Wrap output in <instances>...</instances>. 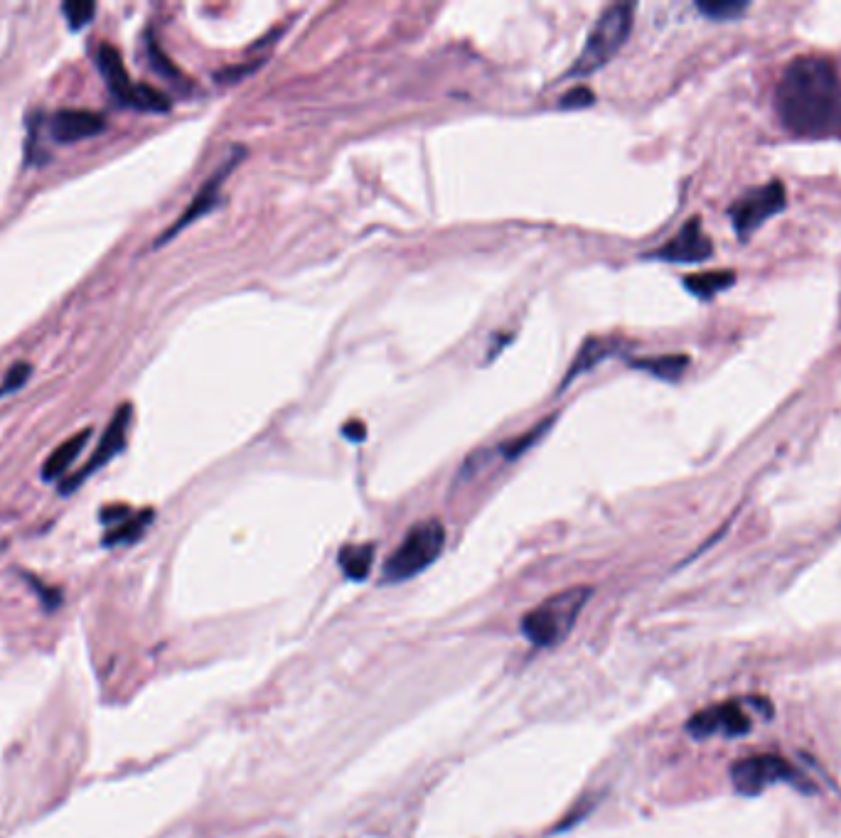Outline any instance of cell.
Wrapping results in <instances>:
<instances>
[{
	"mask_svg": "<svg viewBox=\"0 0 841 838\" xmlns=\"http://www.w3.org/2000/svg\"><path fill=\"white\" fill-rule=\"evenodd\" d=\"M30 374H32V367L28 362L15 364V367L8 372V376H5V381H3V386H0V389H3L5 394H8V391L20 389V386H23L25 381L30 379Z\"/></svg>",
	"mask_w": 841,
	"mask_h": 838,
	"instance_id": "cell-24",
	"label": "cell"
},
{
	"mask_svg": "<svg viewBox=\"0 0 841 838\" xmlns=\"http://www.w3.org/2000/svg\"><path fill=\"white\" fill-rule=\"evenodd\" d=\"M342 573L350 580H364L372 571L374 546L372 544H347L337 553Z\"/></svg>",
	"mask_w": 841,
	"mask_h": 838,
	"instance_id": "cell-16",
	"label": "cell"
},
{
	"mask_svg": "<svg viewBox=\"0 0 841 838\" xmlns=\"http://www.w3.org/2000/svg\"><path fill=\"white\" fill-rule=\"evenodd\" d=\"M731 782L736 792L743 794V797H758L760 792H765V789L778 782L795 784L797 789H807V792L814 789L807 775H802L790 760L780 755L741 757V760L731 765Z\"/></svg>",
	"mask_w": 841,
	"mask_h": 838,
	"instance_id": "cell-5",
	"label": "cell"
},
{
	"mask_svg": "<svg viewBox=\"0 0 841 838\" xmlns=\"http://www.w3.org/2000/svg\"><path fill=\"white\" fill-rule=\"evenodd\" d=\"M106 131V118L87 109H62L50 118V136L55 143H77Z\"/></svg>",
	"mask_w": 841,
	"mask_h": 838,
	"instance_id": "cell-11",
	"label": "cell"
},
{
	"mask_svg": "<svg viewBox=\"0 0 841 838\" xmlns=\"http://www.w3.org/2000/svg\"><path fill=\"white\" fill-rule=\"evenodd\" d=\"M650 259H660L669 263H699L714 256V241L701 229V219L694 217L669 239L662 249L647 254Z\"/></svg>",
	"mask_w": 841,
	"mask_h": 838,
	"instance_id": "cell-10",
	"label": "cell"
},
{
	"mask_svg": "<svg viewBox=\"0 0 841 838\" xmlns=\"http://www.w3.org/2000/svg\"><path fill=\"white\" fill-rule=\"evenodd\" d=\"M785 207V185H782L780 180H773L768 182V185H758L743 192V195L728 207V217H731V224L733 229H736L738 239L748 241L770 217H775V214L782 212Z\"/></svg>",
	"mask_w": 841,
	"mask_h": 838,
	"instance_id": "cell-6",
	"label": "cell"
},
{
	"mask_svg": "<svg viewBox=\"0 0 841 838\" xmlns=\"http://www.w3.org/2000/svg\"><path fill=\"white\" fill-rule=\"evenodd\" d=\"M96 67H99V74L104 77L106 87H109L111 94L119 99V104L128 106L136 84H133L131 77H128L121 52L116 50L114 45H109V42H104V45L99 47V52H96Z\"/></svg>",
	"mask_w": 841,
	"mask_h": 838,
	"instance_id": "cell-12",
	"label": "cell"
},
{
	"mask_svg": "<svg viewBox=\"0 0 841 838\" xmlns=\"http://www.w3.org/2000/svg\"><path fill=\"white\" fill-rule=\"evenodd\" d=\"M696 10L711 20H736L746 13L748 3L743 0H699Z\"/></svg>",
	"mask_w": 841,
	"mask_h": 838,
	"instance_id": "cell-20",
	"label": "cell"
},
{
	"mask_svg": "<svg viewBox=\"0 0 841 838\" xmlns=\"http://www.w3.org/2000/svg\"><path fill=\"white\" fill-rule=\"evenodd\" d=\"M689 364V354H662V357L637 359V362H632V367L642 369V372L655 376V379L679 381L689 369Z\"/></svg>",
	"mask_w": 841,
	"mask_h": 838,
	"instance_id": "cell-15",
	"label": "cell"
},
{
	"mask_svg": "<svg viewBox=\"0 0 841 838\" xmlns=\"http://www.w3.org/2000/svg\"><path fill=\"white\" fill-rule=\"evenodd\" d=\"M131 421H133V406L131 404L119 406V411L114 413V418L109 421L106 431L101 433V440H99V445H96L91 460L82 467V470L74 472V475L64 482L62 494H72L77 487H82L96 470H101V467H104L106 463H111L116 455H121V450L126 448V443H128V428H131Z\"/></svg>",
	"mask_w": 841,
	"mask_h": 838,
	"instance_id": "cell-7",
	"label": "cell"
},
{
	"mask_svg": "<svg viewBox=\"0 0 841 838\" xmlns=\"http://www.w3.org/2000/svg\"><path fill=\"white\" fill-rule=\"evenodd\" d=\"M591 585H573V588L561 590V593L549 595L544 603L532 607L519 622L522 635L539 649H551L564 642L576 627L578 615L591 600Z\"/></svg>",
	"mask_w": 841,
	"mask_h": 838,
	"instance_id": "cell-2",
	"label": "cell"
},
{
	"mask_svg": "<svg viewBox=\"0 0 841 838\" xmlns=\"http://www.w3.org/2000/svg\"><path fill=\"white\" fill-rule=\"evenodd\" d=\"M632 18H635V5L630 3H615L598 18L593 25L591 35H588L586 45H583L581 55L571 67V77H586L596 69L605 67L620 50H623L625 40L630 37Z\"/></svg>",
	"mask_w": 841,
	"mask_h": 838,
	"instance_id": "cell-4",
	"label": "cell"
},
{
	"mask_svg": "<svg viewBox=\"0 0 841 838\" xmlns=\"http://www.w3.org/2000/svg\"><path fill=\"white\" fill-rule=\"evenodd\" d=\"M446 546V529L438 519H426L406 531L404 541L396 546L382 568L384 583H404L431 568Z\"/></svg>",
	"mask_w": 841,
	"mask_h": 838,
	"instance_id": "cell-3",
	"label": "cell"
},
{
	"mask_svg": "<svg viewBox=\"0 0 841 838\" xmlns=\"http://www.w3.org/2000/svg\"><path fill=\"white\" fill-rule=\"evenodd\" d=\"M687 730L691 738L704 740L711 738V735L723 733L728 738H736V735H748L753 730V721L743 706L738 701H723L716 703V706L701 708L694 716L689 718Z\"/></svg>",
	"mask_w": 841,
	"mask_h": 838,
	"instance_id": "cell-8",
	"label": "cell"
},
{
	"mask_svg": "<svg viewBox=\"0 0 841 838\" xmlns=\"http://www.w3.org/2000/svg\"><path fill=\"white\" fill-rule=\"evenodd\" d=\"M244 155H246V150L237 148L232 155H229L227 160H224L222 165H219L217 170H214V173L210 175V180H207L205 185H202L200 190H197V195L192 197L190 207H187L185 212L180 214V219L173 224V227L168 229V232H163V236H160V239L155 241V246L168 244L170 239H175V234H180L182 229L190 227L192 222H197V219L205 217V214L210 212V209L217 207V204H219V192H222V185H224V182H227L229 173H232V170L237 168V165L241 163V158H244Z\"/></svg>",
	"mask_w": 841,
	"mask_h": 838,
	"instance_id": "cell-9",
	"label": "cell"
},
{
	"mask_svg": "<svg viewBox=\"0 0 841 838\" xmlns=\"http://www.w3.org/2000/svg\"><path fill=\"white\" fill-rule=\"evenodd\" d=\"M782 126L795 136L822 138L841 131V74L822 55H800L782 72L775 89Z\"/></svg>",
	"mask_w": 841,
	"mask_h": 838,
	"instance_id": "cell-1",
	"label": "cell"
},
{
	"mask_svg": "<svg viewBox=\"0 0 841 838\" xmlns=\"http://www.w3.org/2000/svg\"><path fill=\"white\" fill-rule=\"evenodd\" d=\"M89 438H91V428H84V431L74 433L72 438L64 440L62 445H57V448L50 453V458L45 460V465H42V480L55 482V480H60L62 475H67L69 467L77 463L82 450L87 448Z\"/></svg>",
	"mask_w": 841,
	"mask_h": 838,
	"instance_id": "cell-13",
	"label": "cell"
},
{
	"mask_svg": "<svg viewBox=\"0 0 841 838\" xmlns=\"http://www.w3.org/2000/svg\"><path fill=\"white\" fill-rule=\"evenodd\" d=\"M128 106L138 111H148V114H163V111L170 109V99L163 94V91H158L155 87H148V84H136Z\"/></svg>",
	"mask_w": 841,
	"mask_h": 838,
	"instance_id": "cell-19",
	"label": "cell"
},
{
	"mask_svg": "<svg viewBox=\"0 0 841 838\" xmlns=\"http://www.w3.org/2000/svg\"><path fill=\"white\" fill-rule=\"evenodd\" d=\"M610 352H613V342L608 340H598V337H593V340H586V345L581 347V352H578L576 362L571 364L569 369V376H566L564 384H569L573 376L588 372V369L596 367L598 362H603L605 357H610Z\"/></svg>",
	"mask_w": 841,
	"mask_h": 838,
	"instance_id": "cell-18",
	"label": "cell"
},
{
	"mask_svg": "<svg viewBox=\"0 0 841 838\" xmlns=\"http://www.w3.org/2000/svg\"><path fill=\"white\" fill-rule=\"evenodd\" d=\"M148 59H151V67L155 69V74H160V77L168 79V82L178 84V87H185L187 77H182L180 69L170 62V57L160 50V45L153 37H148Z\"/></svg>",
	"mask_w": 841,
	"mask_h": 838,
	"instance_id": "cell-21",
	"label": "cell"
},
{
	"mask_svg": "<svg viewBox=\"0 0 841 838\" xmlns=\"http://www.w3.org/2000/svg\"><path fill=\"white\" fill-rule=\"evenodd\" d=\"M733 283H736V273L733 271H706L684 278V288L701 300H711L721 290L731 288Z\"/></svg>",
	"mask_w": 841,
	"mask_h": 838,
	"instance_id": "cell-17",
	"label": "cell"
},
{
	"mask_svg": "<svg viewBox=\"0 0 841 838\" xmlns=\"http://www.w3.org/2000/svg\"><path fill=\"white\" fill-rule=\"evenodd\" d=\"M153 521V509H143V512L128 514L126 519L119 521V524L111 526L104 536V546H126L133 544V541L141 539L146 534V529Z\"/></svg>",
	"mask_w": 841,
	"mask_h": 838,
	"instance_id": "cell-14",
	"label": "cell"
},
{
	"mask_svg": "<svg viewBox=\"0 0 841 838\" xmlns=\"http://www.w3.org/2000/svg\"><path fill=\"white\" fill-rule=\"evenodd\" d=\"M593 101H596V96H593L591 89L576 87V89H571L569 94L561 96V109H586V106H591Z\"/></svg>",
	"mask_w": 841,
	"mask_h": 838,
	"instance_id": "cell-23",
	"label": "cell"
},
{
	"mask_svg": "<svg viewBox=\"0 0 841 838\" xmlns=\"http://www.w3.org/2000/svg\"><path fill=\"white\" fill-rule=\"evenodd\" d=\"M62 13L64 18H67L69 28L82 30L84 25H89L91 18H94L96 5L89 3V0H69V3L62 5Z\"/></svg>",
	"mask_w": 841,
	"mask_h": 838,
	"instance_id": "cell-22",
	"label": "cell"
}]
</instances>
